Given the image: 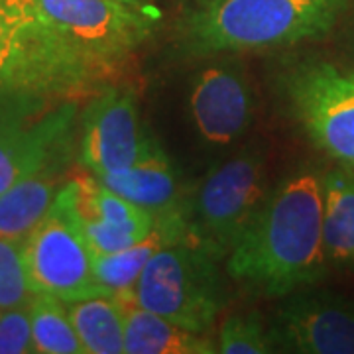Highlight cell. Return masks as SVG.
<instances>
[{"label":"cell","mask_w":354,"mask_h":354,"mask_svg":"<svg viewBox=\"0 0 354 354\" xmlns=\"http://www.w3.org/2000/svg\"><path fill=\"white\" fill-rule=\"evenodd\" d=\"M323 246V185L301 171L266 195L227 256V274L250 291L286 297L327 272Z\"/></svg>","instance_id":"obj_1"},{"label":"cell","mask_w":354,"mask_h":354,"mask_svg":"<svg viewBox=\"0 0 354 354\" xmlns=\"http://www.w3.org/2000/svg\"><path fill=\"white\" fill-rule=\"evenodd\" d=\"M104 73L51 24L38 0H0V97L71 101Z\"/></svg>","instance_id":"obj_2"},{"label":"cell","mask_w":354,"mask_h":354,"mask_svg":"<svg viewBox=\"0 0 354 354\" xmlns=\"http://www.w3.org/2000/svg\"><path fill=\"white\" fill-rule=\"evenodd\" d=\"M351 0H209L183 24L197 55L283 48L329 32Z\"/></svg>","instance_id":"obj_3"},{"label":"cell","mask_w":354,"mask_h":354,"mask_svg":"<svg viewBox=\"0 0 354 354\" xmlns=\"http://www.w3.org/2000/svg\"><path fill=\"white\" fill-rule=\"evenodd\" d=\"M216 258L221 256L187 232L153 254L130 293L144 309L207 335L227 305Z\"/></svg>","instance_id":"obj_4"},{"label":"cell","mask_w":354,"mask_h":354,"mask_svg":"<svg viewBox=\"0 0 354 354\" xmlns=\"http://www.w3.org/2000/svg\"><path fill=\"white\" fill-rule=\"evenodd\" d=\"M266 195V156L260 148L246 146L199 183L189 215L185 213L189 232L218 256L228 254Z\"/></svg>","instance_id":"obj_5"},{"label":"cell","mask_w":354,"mask_h":354,"mask_svg":"<svg viewBox=\"0 0 354 354\" xmlns=\"http://www.w3.org/2000/svg\"><path fill=\"white\" fill-rule=\"evenodd\" d=\"M77 102L0 97V193L64 162Z\"/></svg>","instance_id":"obj_6"},{"label":"cell","mask_w":354,"mask_h":354,"mask_svg":"<svg viewBox=\"0 0 354 354\" xmlns=\"http://www.w3.org/2000/svg\"><path fill=\"white\" fill-rule=\"evenodd\" d=\"M291 109L307 136L337 165L354 171V73L315 62L288 79Z\"/></svg>","instance_id":"obj_7"},{"label":"cell","mask_w":354,"mask_h":354,"mask_svg":"<svg viewBox=\"0 0 354 354\" xmlns=\"http://www.w3.org/2000/svg\"><path fill=\"white\" fill-rule=\"evenodd\" d=\"M65 38L102 71L124 62L150 38L158 14L118 0H38Z\"/></svg>","instance_id":"obj_8"},{"label":"cell","mask_w":354,"mask_h":354,"mask_svg":"<svg viewBox=\"0 0 354 354\" xmlns=\"http://www.w3.org/2000/svg\"><path fill=\"white\" fill-rule=\"evenodd\" d=\"M24 262L34 295H51L64 304L111 295L95 276L87 242L55 203L24 239Z\"/></svg>","instance_id":"obj_9"},{"label":"cell","mask_w":354,"mask_h":354,"mask_svg":"<svg viewBox=\"0 0 354 354\" xmlns=\"http://www.w3.org/2000/svg\"><path fill=\"white\" fill-rule=\"evenodd\" d=\"M281 299L268 327L274 353L354 354V301L301 290Z\"/></svg>","instance_id":"obj_10"},{"label":"cell","mask_w":354,"mask_h":354,"mask_svg":"<svg viewBox=\"0 0 354 354\" xmlns=\"http://www.w3.org/2000/svg\"><path fill=\"white\" fill-rule=\"evenodd\" d=\"M95 254L118 252L150 234L156 216L109 189L91 171L71 177L55 197Z\"/></svg>","instance_id":"obj_11"},{"label":"cell","mask_w":354,"mask_h":354,"mask_svg":"<svg viewBox=\"0 0 354 354\" xmlns=\"http://www.w3.org/2000/svg\"><path fill=\"white\" fill-rule=\"evenodd\" d=\"M160 148L142 124L138 102L130 88H106L83 116L81 164L93 176L122 171Z\"/></svg>","instance_id":"obj_12"},{"label":"cell","mask_w":354,"mask_h":354,"mask_svg":"<svg viewBox=\"0 0 354 354\" xmlns=\"http://www.w3.org/2000/svg\"><path fill=\"white\" fill-rule=\"evenodd\" d=\"M189 109L199 136L211 146H228L252 122L254 99L239 69L213 65L195 77Z\"/></svg>","instance_id":"obj_13"},{"label":"cell","mask_w":354,"mask_h":354,"mask_svg":"<svg viewBox=\"0 0 354 354\" xmlns=\"http://www.w3.org/2000/svg\"><path fill=\"white\" fill-rule=\"evenodd\" d=\"M124 317V354H213L209 337L183 329L136 304L130 291L116 293Z\"/></svg>","instance_id":"obj_14"},{"label":"cell","mask_w":354,"mask_h":354,"mask_svg":"<svg viewBox=\"0 0 354 354\" xmlns=\"http://www.w3.org/2000/svg\"><path fill=\"white\" fill-rule=\"evenodd\" d=\"M189 232L187 218L183 209L176 213L156 216V225L148 236L130 244L118 252L95 254L93 256V270L104 290L111 295L132 291L136 286L142 270L150 262L153 254L164 246L183 239Z\"/></svg>","instance_id":"obj_15"},{"label":"cell","mask_w":354,"mask_h":354,"mask_svg":"<svg viewBox=\"0 0 354 354\" xmlns=\"http://www.w3.org/2000/svg\"><path fill=\"white\" fill-rule=\"evenodd\" d=\"M102 183L153 216L181 211L179 179L162 148L122 171L99 176Z\"/></svg>","instance_id":"obj_16"},{"label":"cell","mask_w":354,"mask_h":354,"mask_svg":"<svg viewBox=\"0 0 354 354\" xmlns=\"http://www.w3.org/2000/svg\"><path fill=\"white\" fill-rule=\"evenodd\" d=\"M62 164L44 167L0 193V239L24 241L50 213L62 189Z\"/></svg>","instance_id":"obj_17"},{"label":"cell","mask_w":354,"mask_h":354,"mask_svg":"<svg viewBox=\"0 0 354 354\" xmlns=\"http://www.w3.org/2000/svg\"><path fill=\"white\" fill-rule=\"evenodd\" d=\"M323 246L329 266H354V171L342 165L321 176Z\"/></svg>","instance_id":"obj_18"},{"label":"cell","mask_w":354,"mask_h":354,"mask_svg":"<svg viewBox=\"0 0 354 354\" xmlns=\"http://www.w3.org/2000/svg\"><path fill=\"white\" fill-rule=\"evenodd\" d=\"M65 305L85 353H124V317L116 295H97Z\"/></svg>","instance_id":"obj_19"},{"label":"cell","mask_w":354,"mask_h":354,"mask_svg":"<svg viewBox=\"0 0 354 354\" xmlns=\"http://www.w3.org/2000/svg\"><path fill=\"white\" fill-rule=\"evenodd\" d=\"M30 319L36 353L85 354L64 301L44 293L34 295L30 301Z\"/></svg>","instance_id":"obj_20"},{"label":"cell","mask_w":354,"mask_h":354,"mask_svg":"<svg viewBox=\"0 0 354 354\" xmlns=\"http://www.w3.org/2000/svg\"><path fill=\"white\" fill-rule=\"evenodd\" d=\"M34 299L24 262V241L0 239V309L26 307Z\"/></svg>","instance_id":"obj_21"},{"label":"cell","mask_w":354,"mask_h":354,"mask_svg":"<svg viewBox=\"0 0 354 354\" xmlns=\"http://www.w3.org/2000/svg\"><path fill=\"white\" fill-rule=\"evenodd\" d=\"M216 351L221 354L274 353L268 330L258 313H234L227 317L218 329Z\"/></svg>","instance_id":"obj_22"},{"label":"cell","mask_w":354,"mask_h":354,"mask_svg":"<svg viewBox=\"0 0 354 354\" xmlns=\"http://www.w3.org/2000/svg\"><path fill=\"white\" fill-rule=\"evenodd\" d=\"M36 353L30 305L6 309L0 315V354Z\"/></svg>","instance_id":"obj_23"},{"label":"cell","mask_w":354,"mask_h":354,"mask_svg":"<svg viewBox=\"0 0 354 354\" xmlns=\"http://www.w3.org/2000/svg\"><path fill=\"white\" fill-rule=\"evenodd\" d=\"M118 2H122V4H128V6H132V8H138V10H146V12H156V6H153V0H118Z\"/></svg>","instance_id":"obj_24"},{"label":"cell","mask_w":354,"mask_h":354,"mask_svg":"<svg viewBox=\"0 0 354 354\" xmlns=\"http://www.w3.org/2000/svg\"><path fill=\"white\" fill-rule=\"evenodd\" d=\"M197 2H199V4H203V2H209V0H197Z\"/></svg>","instance_id":"obj_25"},{"label":"cell","mask_w":354,"mask_h":354,"mask_svg":"<svg viewBox=\"0 0 354 354\" xmlns=\"http://www.w3.org/2000/svg\"><path fill=\"white\" fill-rule=\"evenodd\" d=\"M0 315H2V309H0Z\"/></svg>","instance_id":"obj_26"}]
</instances>
